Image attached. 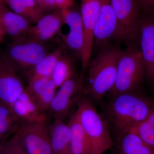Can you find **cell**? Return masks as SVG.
Segmentation results:
<instances>
[{
  "mask_svg": "<svg viewBox=\"0 0 154 154\" xmlns=\"http://www.w3.org/2000/svg\"><path fill=\"white\" fill-rule=\"evenodd\" d=\"M154 105L139 91L119 94L111 97L106 107V115L119 136L143 121Z\"/></svg>",
  "mask_w": 154,
  "mask_h": 154,
  "instance_id": "1",
  "label": "cell"
},
{
  "mask_svg": "<svg viewBox=\"0 0 154 154\" xmlns=\"http://www.w3.org/2000/svg\"><path fill=\"white\" fill-rule=\"evenodd\" d=\"M121 50L118 43L110 45L100 50L89 63L85 92L96 101L101 100L113 88Z\"/></svg>",
  "mask_w": 154,
  "mask_h": 154,
  "instance_id": "2",
  "label": "cell"
},
{
  "mask_svg": "<svg viewBox=\"0 0 154 154\" xmlns=\"http://www.w3.org/2000/svg\"><path fill=\"white\" fill-rule=\"evenodd\" d=\"M146 78V68L139 46H127L121 50L117 73L110 97L125 93L138 92Z\"/></svg>",
  "mask_w": 154,
  "mask_h": 154,
  "instance_id": "3",
  "label": "cell"
},
{
  "mask_svg": "<svg viewBox=\"0 0 154 154\" xmlns=\"http://www.w3.org/2000/svg\"><path fill=\"white\" fill-rule=\"evenodd\" d=\"M76 105V112L91 144L93 154H104L113 145L107 122L86 97L81 96Z\"/></svg>",
  "mask_w": 154,
  "mask_h": 154,
  "instance_id": "4",
  "label": "cell"
},
{
  "mask_svg": "<svg viewBox=\"0 0 154 154\" xmlns=\"http://www.w3.org/2000/svg\"><path fill=\"white\" fill-rule=\"evenodd\" d=\"M117 22L116 43L139 46L143 12L138 0H110Z\"/></svg>",
  "mask_w": 154,
  "mask_h": 154,
  "instance_id": "5",
  "label": "cell"
},
{
  "mask_svg": "<svg viewBox=\"0 0 154 154\" xmlns=\"http://www.w3.org/2000/svg\"><path fill=\"white\" fill-rule=\"evenodd\" d=\"M48 54L44 43L26 36L13 39L5 53L17 70L26 75Z\"/></svg>",
  "mask_w": 154,
  "mask_h": 154,
  "instance_id": "6",
  "label": "cell"
},
{
  "mask_svg": "<svg viewBox=\"0 0 154 154\" xmlns=\"http://www.w3.org/2000/svg\"><path fill=\"white\" fill-rule=\"evenodd\" d=\"M13 135L27 154H52L46 122L20 124Z\"/></svg>",
  "mask_w": 154,
  "mask_h": 154,
  "instance_id": "7",
  "label": "cell"
},
{
  "mask_svg": "<svg viewBox=\"0 0 154 154\" xmlns=\"http://www.w3.org/2000/svg\"><path fill=\"white\" fill-rule=\"evenodd\" d=\"M103 0H82L81 12L84 32V45L82 53V70L85 74L90 63L93 51L94 32L99 19Z\"/></svg>",
  "mask_w": 154,
  "mask_h": 154,
  "instance_id": "8",
  "label": "cell"
},
{
  "mask_svg": "<svg viewBox=\"0 0 154 154\" xmlns=\"http://www.w3.org/2000/svg\"><path fill=\"white\" fill-rule=\"evenodd\" d=\"M84 76L77 75L69 79L59 88L51 101L48 111L54 119L63 120L81 97Z\"/></svg>",
  "mask_w": 154,
  "mask_h": 154,
  "instance_id": "9",
  "label": "cell"
},
{
  "mask_svg": "<svg viewBox=\"0 0 154 154\" xmlns=\"http://www.w3.org/2000/svg\"><path fill=\"white\" fill-rule=\"evenodd\" d=\"M18 71L5 53L0 54V103L10 109L25 89Z\"/></svg>",
  "mask_w": 154,
  "mask_h": 154,
  "instance_id": "10",
  "label": "cell"
},
{
  "mask_svg": "<svg viewBox=\"0 0 154 154\" xmlns=\"http://www.w3.org/2000/svg\"><path fill=\"white\" fill-rule=\"evenodd\" d=\"M117 22L110 0H103L102 8L94 32L93 48L99 51L104 48L116 43Z\"/></svg>",
  "mask_w": 154,
  "mask_h": 154,
  "instance_id": "11",
  "label": "cell"
},
{
  "mask_svg": "<svg viewBox=\"0 0 154 154\" xmlns=\"http://www.w3.org/2000/svg\"><path fill=\"white\" fill-rule=\"evenodd\" d=\"M139 47L146 68V78L154 85V14L143 13Z\"/></svg>",
  "mask_w": 154,
  "mask_h": 154,
  "instance_id": "12",
  "label": "cell"
},
{
  "mask_svg": "<svg viewBox=\"0 0 154 154\" xmlns=\"http://www.w3.org/2000/svg\"><path fill=\"white\" fill-rule=\"evenodd\" d=\"M74 5L67 10L61 11L64 24H66L69 28V33L63 35L62 38L65 47L81 59L84 45V32L81 12Z\"/></svg>",
  "mask_w": 154,
  "mask_h": 154,
  "instance_id": "13",
  "label": "cell"
},
{
  "mask_svg": "<svg viewBox=\"0 0 154 154\" xmlns=\"http://www.w3.org/2000/svg\"><path fill=\"white\" fill-rule=\"evenodd\" d=\"M63 24L62 11L57 8L45 14L31 26L26 36L44 43L57 34Z\"/></svg>",
  "mask_w": 154,
  "mask_h": 154,
  "instance_id": "14",
  "label": "cell"
},
{
  "mask_svg": "<svg viewBox=\"0 0 154 154\" xmlns=\"http://www.w3.org/2000/svg\"><path fill=\"white\" fill-rule=\"evenodd\" d=\"M10 110L20 124L47 120L46 116L39 110L26 88L11 105Z\"/></svg>",
  "mask_w": 154,
  "mask_h": 154,
  "instance_id": "15",
  "label": "cell"
},
{
  "mask_svg": "<svg viewBox=\"0 0 154 154\" xmlns=\"http://www.w3.org/2000/svg\"><path fill=\"white\" fill-rule=\"evenodd\" d=\"M28 85L26 88L32 96L38 109L44 113L49 109L57 88L51 77H28Z\"/></svg>",
  "mask_w": 154,
  "mask_h": 154,
  "instance_id": "16",
  "label": "cell"
},
{
  "mask_svg": "<svg viewBox=\"0 0 154 154\" xmlns=\"http://www.w3.org/2000/svg\"><path fill=\"white\" fill-rule=\"evenodd\" d=\"M0 23L6 34L13 39L26 36L31 26L28 20L9 9L2 0H0Z\"/></svg>",
  "mask_w": 154,
  "mask_h": 154,
  "instance_id": "17",
  "label": "cell"
},
{
  "mask_svg": "<svg viewBox=\"0 0 154 154\" xmlns=\"http://www.w3.org/2000/svg\"><path fill=\"white\" fill-rule=\"evenodd\" d=\"M48 126L52 154H72L68 124L63 120L55 119Z\"/></svg>",
  "mask_w": 154,
  "mask_h": 154,
  "instance_id": "18",
  "label": "cell"
},
{
  "mask_svg": "<svg viewBox=\"0 0 154 154\" xmlns=\"http://www.w3.org/2000/svg\"><path fill=\"white\" fill-rule=\"evenodd\" d=\"M68 124L70 130L72 154H94L76 111L71 115Z\"/></svg>",
  "mask_w": 154,
  "mask_h": 154,
  "instance_id": "19",
  "label": "cell"
},
{
  "mask_svg": "<svg viewBox=\"0 0 154 154\" xmlns=\"http://www.w3.org/2000/svg\"><path fill=\"white\" fill-rule=\"evenodd\" d=\"M5 4L30 23H36L46 14L33 0H9Z\"/></svg>",
  "mask_w": 154,
  "mask_h": 154,
  "instance_id": "20",
  "label": "cell"
},
{
  "mask_svg": "<svg viewBox=\"0 0 154 154\" xmlns=\"http://www.w3.org/2000/svg\"><path fill=\"white\" fill-rule=\"evenodd\" d=\"M66 49L63 44L58 46L52 52L46 54L33 67L27 74V76L28 78L31 76L51 77L58 60L66 52Z\"/></svg>",
  "mask_w": 154,
  "mask_h": 154,
  "instance_id": "21",
  "label": "cell"
},
{
  "mask_svg": "<svg viewBox=\"0 0 154 154\" xmlns=\"http://www.w3.org/2000/svg\"><path fill=\"white\" fill-rule=\"evenodd\" d=\"M76 74L73 58L71 55L65 52L58 60L53 72L51 79L57 89Z\"/></svg>",
  "mask_w": 154,
  "mask_h": 154,
  "instance_id": "22",
  "label": "cell"
},
{
  "mask_svg": "<svg viewBox=\"0 0 154 154\" xmlns=\"http://www.w3.org/2000/svg\"><path fill=\"white\" fill-rule=\"evenodd\" d=\"M20 125L8 107L0 103V141L14 134Z\"/></svg>",
  "mask_w": 154,
  "mask_h": 154,
  "instance_id": "23",
  "label": "cell"
},
{
  "mask_svg": "<svg viewBox=\"0 0 154 154\" xmlns=\"http://www.w3.org/2000/svg\"><path fill=\"white\" fill-rule=\"evenodd\" d=\"M146 144L154 148V105L146 118L131 130Z\"/></svg>",
  "mask_w": 154,
  "mask_h": 154,
  "instance_id": "24",
  "label": "cell"
},
{
  "mask_svg": "<svg viewBox=\"0 0 154 154\" xmlns=\"http://www.w3.org/2000/svg\"><path fill=\"white\" fill-rule=\"evenodd\" d=\"M118 137L119 154H135L145 144L137 134L131 131Z\"/></svg>",
  "mask_w": 154,
  "mask_h": 154,
  "instance_id": "25",
  "label": "cell"
},
{
  "mask_svg": "<svg viewBox=\"0 0 154 154\" xmlns=\"http://www.w3.org/2000/svg\"><path fill=\"white\" fill-rule=\"evenodd\" d=\"M0 154H27L14 136L0 141Z\"/></svg>",
  "mask_w": 154,
  "mask_h": 154,
  "instance_id": "26",
  "label": "cell"
},
{
  "mask_svg": "<svg viewBox=\"0 0 154 154\" xmlns=\"http://www.w3.org/2000/svg\"><path fill=\"white\" fill-rule=\"evenodd\" d=\"M143 13L154 14V0H138Z\"/></svg>",
  "mask_w": 154,
  "mask_h": 154,
  "instance_id": "27",
  "label": "cell"
},
{
  "mask_svg": "<svg viewBox=\"0 0 154 154\" xmlns=\"http://www.w3.org/2000/svg\"><path fill=\"white\" fill-rule=\"evenodd\" d=\"M55 2L57 8L64 11L73 5L75 0H55Z\"/></svg>",
  "mask_w": 154,
  "mask_h": 154,
  "instance_id": "28",
  "label": "cell"
},
{
  "mask_svg": "<svg viewBox=\"0 0 154 154\" xmlns=\"http://www.w3.org/2000/svg\"><path fill=\"white\" fill-rule=\"evenodd\" d=\"M47 13L51 12L57 9L55 0H43Z\"/></svg>",
  "mask_w": 154,
  "mask_h": 154,
  "instance_id": "29",
  "label": "cell"
},
{
  "mask_svg": "<svg viewBox=\"0 0 154 154\" xmlns=\"http://www.w3.org/2000/svg\"><path fill=\"white\" fill-rule=\"evenodd\" d=\"M135 154H154V148L145 144Z\"/></svg>",
  "mask_w": 154,
  "mask_h": 154,
  "instance_id": "30",
  "label": "cell"
},
{
  "mask_svg": "<svg viewBox=\"0 0 154 154\" xmlns=\"http://www.w3.org/2000/svg\"><path fill=\"white\" fill-rule=\"evenodd\" d=\"M6 35L7 34H6L5 31L0 23V46L4 41V38Z\"/></svg>",
  "mask_w": 154,
  "mask_h": 154,
  "instance_id": "31",
  "label": "cell"
},
{
  "mask_svg": "<svg viewBox=\"0 0 154 154\" xmlns=\"http://www.w3.org/2000/svg\"><path fill=\"white\" fill-rule=\"evenodd\" d=\"M33 1L44 11L45 13H47V12H46L45 5L43 0H33Z\"/></svg>",
  "mask_w": 154,
  "mask_h": 154,
  "instance_id": "32",
  "label": "cell"
},
{
  "mask_svg": "<svg viewBox=\"0 0 154 154\" xmlns=\"http://www.w3.org/2000/svg\"><path fill=\"white\" fill-rule=\"evenodd\" d=\"M2 1H3L5 3L7 2L9 0H2Z\"/></svg>",
  "mask_w": 154,
  "mask_h": 154,
  "instance_id": "33",
  "label": "cell"
}]
</instances>
